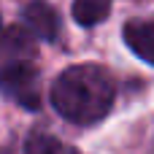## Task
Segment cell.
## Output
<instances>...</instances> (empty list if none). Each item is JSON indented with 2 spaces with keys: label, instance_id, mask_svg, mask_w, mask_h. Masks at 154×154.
I'll list each match as a JSON object with an SVG mask.
<instances>
[{
  "label": "cell",
  "instance_id": "cell-3",
  "mask_svg": "<svg viewBox=\"0 0 154 154\" xmlns=\"http://www.w3.org/2000/svg\"><path fill=\"white\" fill-rule=\"evenodd\" d=\"M22 24L41 41H57L60 35V14L54 5H49L46 0H32L22 8Z\"/></svg>",
  "mask_w": 154,
  "mask_h": 154
},
{
  "label": "cell",
  "instance_id": "cell-6",
  "mask_svg": "<svg viewBox=\"0 0 154 154\" xmlns=\"http://www.w3.org/2000/svg\"><path fill=\"white\" fill-rule=\"evenodd\" d=\"M108 14H111L108 0H73V19L81 27L100 24L103 19H108Z\"/></svg>",
  "mask_w": 154,
  "mask_h": 154
},
{
  "label": "cell",
  "instance_id": "cell-4",
  "mask_svg": "<svg viewBox=\"0 0 154 154\" xmlns=\"http://www.w3.org/2000/svg\"><path fill=\"white\" fill-rule=\"evenodd\" d=\"M0 154H79L73 146L62 143L57 135L43 133V130H30L22 138H14L11 143H5Z\"/></svg>",
  "mask_w": 154,
  "mask_h": 154
},
{
  "label": "cell",
  "instance_id": "cell-1",
  "mask_svg": "<svg viewBox=\"0 0 154 154\" xmlns=\"http://www.w3.org/2000/svg\"><path fill=\"white\" fill-rule=\"evenodd\" d=\"M116 100V84L103 65L79 62L65 68L51 84V106L54 111L79 127H89L103 122Z\"/></svg>",
  "mask_w": 154,
  "mask_h": 154
},
{
  "label": "cell",
  "instance_id": "cell-5",
  "mask_svg": "<svg viewBox=\"0 0 154 154\" xmlns=\"http://www.w3.org/2000/svg\"><path fill=\"white\" fill-rule=\"evenodd\" d=\"M122 35H125L127 49H130L138 60H143V62L154 65V22L130 19V22L125 24Z\"/></svg>",
  "mask_w": 154,
  "mask_h": 154
},
{
  "label": "cell",
  "instance_id": "cell-2",
  "mask_svg": "<svg viewBox=\"0 0 154 154\" xmlns=\"http://www.w3.org/2000/svg\"><path fill=\"white\" fill-rule=\"evenodd\" d=\"M0 95L27 111L41 108V70L35 35L22 22L11 24L0 38Z\"/></svg>",
  "mask_w": 154,
  "mask_h": 154
}]
</instances>
